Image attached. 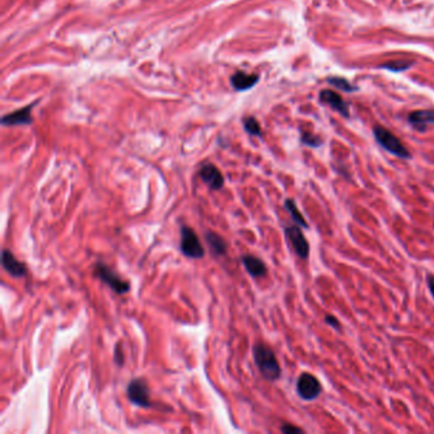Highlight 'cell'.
<instances>
[{
  "label": "cell",
  "mask_w": 434,
  "mask_h": 434,
  "mask_svg": "<svg viewBox=\"0 0 434 434\" xmlns=\"http://www.w3.org/2000/svg\"><path fill=\"white\" fill-rule=\"evenodd\" d=\"M252 351H254L255 364L261 376L269 382L278 381L282 376V368L274 350L265 344L257 343L254 345Z\"/></svg>",
  "instance_id": "cell-1"
},
{
  "label": "cell",
  "mask_w": 434,
  "mask_h": 434,
  "mask_svg": "<svg viewBox=\"0 0 434 434\" xmlns=\"http://www.w3.org/2000/svg\"><path fill=\"white\" fill-rule=\"evenodd\" d=\"M374 138H376L377 143L383 148L386 152L391 153L395 157L401 158V160H409L411 157L410 152L408 150V148L403 144V141L395 135V134L391 133L387 129L382 128V126H376L373 129Z\"/></svg>",
  "instance_id": "cell-2"
},
{
  "label": "cell",
  "mask_w": 434,
  "mask_h": 434,
  "mask_svg": "<svg viewBox=\"0 0 434 434\" xmlns=\"http://www.w3.org/2000/svg\"><path fill=\"white\" fill-rule=\"evenodd\" d=\"M94 277L98 278L102 283L107 284L115 293L126 294L130 291V283L124 280L116 271H113L110 266L103 262H97L93 266Z\"/></svg>",
  "instance_id": "cell-3"
},
{
  "label": "cell",
  "mask_w": 434,
  "mask_h": 434,
  "mask_svg": "<svg viewBox=\"0 0 434 434\" xmlns=\"http://www.w3.org/2000/svg\"><path fill=\"white\" fill-rule=\"evenodd\" d=\"M180 251L188 259H203L205 255L204 246L200 242L199 235L196 234L192 228L187 225L181 227V240H180Z\"/></svg>",
  "instance_id": "cell-4"
},
{
  "label": "cell",
  "mask_w": 434,
  "mask_h": 434,
  "mask_svg": "<svg viewBox=\"0 0 434 434\" xmlns=\"http://www.w3.org/2000/svg\"><path fill=\"white\" fill-rule=\"evenodd\" d=\"M296 391L302 400L313 401L321 396L322 384L316 376L308 372H303L297 379Z\"/></svg>",
  "instance_id": "cell-5"
},
{
  "label": "cell",
  "mask_w": 434,
  "mask_h": 434,
  "mask_svg": "<svg viewBox=\"0 0 434 434\" xmlns=\"http://www.w3.org/2000/svg\"><path fill=\"white\" fill-rule=\"evenodd\" d=\"M303 228L299 227L298 224H292L284 227V234L288 240L291 247L293 249L294 254L302 260H307L309 257L311 247H309L308 241L303 233Z\"/></svg>",
  "instance_id": "cell-6"
},
{
  "label": "cell",
  "mask_w": 434,
  "mask_h": 434,
  "mask_svg": "<svg viewBox=\"0 0 434 434\" xmlns=\"http://www.w3.org/2000/svg\"><path fill=\"white\" fill-rule=\"evenodd\" d=\"M126 395H128L129 401L134 405L140 406V408H150L152 406L149 386L144 378L131 379L128 386V390H126Z\"/></svg>",
  "instance_id": "cell-7"
},
{
  "label": "cell",
  "mask_w": 434,
  "mask_h": 434,
  "mask_svg": "<svg viewBox=\"0 0 434 434\" xmlns=\"http://www.w3.org/2000/svg\"><path fill=\"white\" fill-rule=\"evenodd\" d=\"M199 175L203 182L207 183L212 190H220L224 185V177H223L222 172L212 163H207V165L203 166L199 171Z\"/></svg>",
  "instance_id": "cell-8"
},
{
  "label": "cell",
  "mask_w": 434,
  "mask_h": 434,
  "mask_svg": "<svg viewBox=\"0 0 434 434\" xmlns=\"http://www.w3.org/2000/svg\"><path fill=\"white\" fill-rule=\"evenodd\" d=\"M2 264H3L4 270L13 278H23L27 275L26 265L17 260V257L9 250H3Z\"/></svg>",
  "instance_id": "cell-9"
},
{
  "label": "cell",
  "mask_w": 434,
  "mask_h": 434,
  "mask_svg": "<svg viewBox=\"0 0 434 434\" xmlns=\"http://www.w3.org/2000/svg\"><path fill=\"white\" fill-rule=\"evenodd\" d=\"M241 260H242V264H244L246 271L255 279L264 278L267 274L266 265L260 257L254 256V255H245V256L241 257Z\"/></svg>",
  "instance_id": "cell-10"
},
{
  "label": "cell",
  "mask_w": 434,
  "mask_h": 434,
  "mask_svg": "<svg viewBox=\"0 0 434 434\" xmlns=\"http://www.w3.org/2000/svg\"><path fill=\"white\" fill-rule=\"evenodd\" d=\"M320 100L322 102L327 103L331 108H334L335 111H337L339 113H341L343 116L348 117L349 116V107L345 103V101L341 98V96H339L335 92L329 91V89H325L320 93Z\"/></svg>",
  "instance_id": "cell-11"
},
{
  "label": "cell",
  "mask_w": 434,
  "mask_h": 434,
  "mask_svg": "<svg viewBox=\"0 0 434 434\" xmlns=\"http://www.w3.org/2000/svg\"><path fill=\"white\" fill-rule=\"evenodd\" d=\"M409 123L418 131H425L426 126L434 124V111L430 110H419L414 111L409 115Z\"/></svg>",
  "instance_id": "cell-12"
},
{
  "label": "cell",
  "mask_w": 434,
  "mask_h": 434,
  "mask_svg": "<svg viewBox=\"0 0 434 434\" xmlns=\"http://www.w3.org/2000/svg\"><path fill=\"white\" fill-rule=\"evenodd\" d=\"M33 106H27V107L22 108V110L16 111L13 113L4 116L3 124L4 125H26V124L32 123L31 111Z\"/></svg>",
  "instance_id": "cell-13"
},
{
  "label": "cell",
  "mask_w": 434,
  "mask_h": 434,
  "mask_svg": "<svg viewBox=\"0 0 434 434\" xmlns=\"http://www.w3.org/2000/svg\"><path fill=\"white\" fill-rule=\"evenodd\" d=\"M259 81V75H255V74H247L244 71H238L234 75H232L230 82H232V86L234 87L237 91H246V89L252 88L255 84Z\"/></svg>",
  "instance_id": "cell-14"
},
{
  "label": "cell",
  "mask_w": 434,
  "mask_h": 434,
  "mask_svg": "<svg viewBox=\"0 0 434 434\" xmlns=\"http://www.w3.org/2000/svg\"><path fill=\"white\" fill-rule=\"evenodd\" d=\"M205 241H207L208 246H209L213 255H215V256H223V255L227 254V244H225L224 238H223L222 235L208 230V232L205 233Z\"/></svg>",
  "instance_id": "cell-15"
},
{
  "label": "cell",
  "mask_w": 434,
  "mask_h": 434,
  "mask_svg": "<svg viewBox=\"0 0 434 434\" xmlns=\"http://www.w3.org/2000/svg\"><path fill=\"white\" fill-rule=\"evenodd\" d=\"M284 208L285 210L291 214L292 219H293V222L296 223V224H298L299 227H302L303 229H309V224L307 223L306 218L303 217V214L299 212L298 207H297L296 202H294L293 199H291V198H289V199H285Z\"/></svg>",
  "instance_id": "cell-16"
},
{
  "label": "cell",
  "mask_w": 434,
  "mask_h": 434,
  "mask_svg": "<svg viewBox=\"0 0 434 434\" xmlns=\"http://www.w3.org/2000/svg\"><path fill=\"white\" fill-rule=\"evenodd\" d=\"M330 84H332L334 87H337L339 89H341L343 92H354L357 91V87H354L353 84L349 83L345 78H340V76H331V78L327 79Z\"/></svg>",
  "instance_id": "cell-17"
},
{
  "label": "cell",
  "mask_w": 434,
  "mask_h": 434,
  "mask_svg": "<svg viewBox=\"0 0 434 434\" xmlns=\"http://www.w3.org/2000/svg\"><path fill=\"white\" fill-rule=\"evenodd\" d=\"M244 126H245V130H246L249 134H251V135H257V136L261 135V128H260L256 119L254 117L245 119Z\"/></svg>",
  "instance_id": "cell-18"
},
{
  "label": "cell",
  "mask_w": 434,
  "mask_h": 434,
  "mask_svg": "<svg viewBox=\"0 0 434 434\" xmlns=\"http://www.w3.org/2000/svg\"><path fill=\"white\" fill-rule=\"evenodd\" d=\"M301 140H302V143L304 144V145H307V147H311V148H319L320 145L322 144V140L319 138V136L313 135V134H308V133L302 134Z\"/></svg>",
  "instance_id": "cell-19"
},
{
  "label": "cell",
  "mask_w": 434,
  "mask_h": 434,
  "mask_svg": "<svg viewBox=\"0 0 434 434\" xmlns=\"http://www.w3.org/2000/svg\"><path fill=\"white\" fill-rule=\"evenodd\" d=\"M410 66H411V63H406V61H395V63L386 64V65H383V68L392 71H403V70H406V69H409Z\"/></svg>",
  "instance_id": "cell-20"
},
{
  "label": "cell",
  "mask_w": 434,
  "mask_h": 434,
  "mask_svg": "<svg viewBox=\"0 0 434 434\" xmlns=\"http://www.w3.org/2000/svg\"><path fill=\"white\" fill-rule=\"evenodd\" d=\"M280 431L285 434H303L304 430L299 426L293 425V424H283L280 426Z\"/></svg>",
  "instance_id": "cell-21"
},
{
  "label": "cell",
  "mask_w": 434,
  "mask_h": 434,
  "mask_svg": "<svg viewBox=\"0 0 434 434\" xmlns=\"http://www.w3.org/2000/svg\"><path fill=\"white\" fill-rule=\"evenodd\" d=\"M325 324L329 325L330 327H332V329L336 330V331H340L341 330L340 321H339L334 314H326V316H325Z\"/></svg>",
  "instance_id": "cell-22"
},
{
  "label": "cell",
  "mask_w": 434,
  "mask_h": 434,
  "mask_svg": "<svg viewBox=\"0 0 434 434\" xmlns=\"http://www.w3.org/2000/svg\"><path fill=\"white\" fill-rule=\"evenodd\" d=\"M120 344H117V345L115 346V362L117 363L119 367H121L124 364V354L123 350H120Z\"/></svg>",
  "instance_id": "cell-23"
},
{
  "label": "cell",
  "mask_w": 434,
  "mask_h": 434,
  "mask_svg": "<svg viewBox=\"0 0 434 434\" xmlns=\"http://www.w3.org/2000/svg\"><path fill=\"white\" fill-rule=\"evenodd\" d=\"M425 280H426V285H428L429 292H430L431 297H433L434 299V275L430 274V272H428L425 277Z\"/></svg>",
  "instance_id": "cell-24"
}]
</instances>
